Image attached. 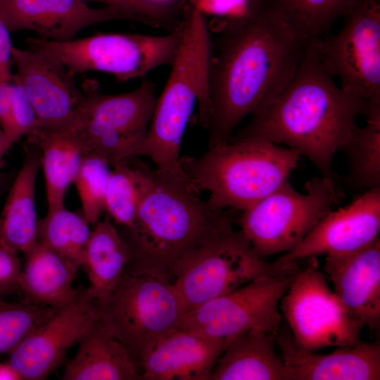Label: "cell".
<instances>
[{"mask_svg": "<svg viewBox=\"0 0 380 380\" xmlns=\"http://www.w3.org/2000/svg\"><path fill=\"white\" fill-rule=\"evenodd\" d=\"M308 46L260 1L210 32L206 98L199 112L209 147L227 143L244 118L260 115L279 96Z\"/></svg>", "mask_w": 380, "mask_h": 380, "instance_id": "obj_1", "label": "cell"}, {"mask_svg": "<svg viewBox=\"0 0 380 380\" xmlns=\"http://www.w3.org/2000/svg\"><path fill=\"white\" fill-rule=\"evenodd\" d=\"M310 44L293 77L279 96L229 141L261 138L304 155L325 178H335V153L375 108L346 93L320 66L318 42Z\"/></svg>", "mask_w": 380, "mask_h": 380, "instance_id": "obj_2", "label": "cell"}, {"mask_svg": "<svg viewBox=\"0 0 380 380\" xmlns=\"http://www.w3.org/2000/svg\"><path fill=\"white\" fill-rule=\"evenodd\" d=\"M232 224L225 209L200 197L186 179L149 168L133 226L124 229L125 272L173 284L190 260Z\"/></svg>", "mask_w": 380, "mask_h": 380, "instance_id": "obj_3", "label": "cell"}, {"mask_svg": "<svg viewBox=\"0 0 380 380\" xmlns=\"http://www.w3.org/2000/svg\"><path fill=\"white\" fill-rule=\"evenodd\" d=\"M182 21L183 36L171 72L133 157H148L156 168L186 179L180 164V146L196 104L199 112L205 106L210 32L204 13L194 5L184 7Z\"/></svg>", "mask_w": 380, "mask_h": 380, "instance_id": "obj_4", "label": "cell"}, {"mask_svg": "<svg viewBox=\"0 0 380 380\" xmlns=\"http://www.w3.org/2000/svg\"><path fill=\"white\" fill-rule=\"evenodd\" d=\"M301 155L268 140L248 137L209 147L200 158H180L189 183L206 191L220 209L245 210L289 179Z\"/></svg>", "mask_w": 380, "mask_h": 380, "instance_id": "obj_5", "label": "cell"}, {"mask_svg": "<svg viewBox=\"0 0 380 380\" xmlns=\"http://www.w3.org/2000/svg\"><path fill=\"white\" fill-rule=\"evenodd\" d=\"M96 303L101 324L123 345L138 372L146 353L179 328L184 315L173 284L148 274L124 272L114 288Z\"/></svg>", "mask_w": 380, "mask_h": 380, "instance_id": "obj_6", "label": "cell"}, {"mask_svg": "<svg viewBox=\"0 0 380 380\" xmlns=\"http://www.w3.org/2000/svg\"><path fill=\"white\" fill-rule=\"evenodd\" d=\"M184 32L182 19L168 34L97 33L84 38L54 42L38 37L26 39L27 48L60 62L71 73L99 71L126 82L144 78L152 70L172 65Z\"/></svg>", "mask_w": 380, "mask_h": 380, "instance_id": "obj_7", "label": "cell"}, {"mask_svg": "<svg viewBox=\"0 0 380 380\" xmlns=\"http://www.w3.org/2000/svg\"><path fill=\"white\" fill-rule=\"evenodd\" d=\"M304 189L298 192L288 179L243 210L237 221L239 230L259 256L293 249L343 197L335 178L314 177Z\"/></svg>", "mask_w": 380, "mask_h": 380, "instance_id": "obj_8", "label": "cell"}, {"mask_svg": "<svg viewBox=\"0 0 380 380\" xmlns=\"http://www.w3.org/2000/svg\"><path fill=\"white\" fill-rule=\"evenodd\" d=\"M85 100L68 128L78 138L85 154L106 158L110 164L129 160L144 138L157 101L156 86L144 79L135 89L104 94L97 82L87 81Z\"/></svg>", "mask_w": 380, "mask_h": 380, "instance_id": "obj_9", "label": "cell"}, {"mask_svg": "<svg viewBox=\"0 0 380 380\" xmlns=\"http://www.w3.org/2000/svg\"><path fill=\"white\" fill-rule=\"evenodd\" d=\"M298 261L267 262L233 225L201 250L173 282L184 314L265 274L296 272Z\"/></svg>", "mask_w": 380, "mask_h": 380, "instance_id": "obj_10", "label": "cell"}, {"mask_svg": "<svg viewBox=\"0 0 380 380\" xmlns=\"http://www.w3.org/2000/svg\"><path fill=\"white\" fill-rule=\"evenodd\" d=\"M280 303L293 341L303 349L317 351L362 342L363 326L330 289L315 257L296 271Z\"/></svg>", "mask_w": 380, "mask_h": 380, "instance_id": "obj_11", "label": "cell"}, {"mask_svg": "<svg viewBox=\"0 0 380 380\" xmlns=\"http://www.w3.org/2000/svg\"><path fill=\"white\" fill-rule=\"evenodd\" d=\"M342 29L318 42L320 66L347 94L380 108V0H365Z\"/></svg>", "mask_w": 380, "mask_h": 380, "instance_id": "obj_12", "label": "cell"}, {"mask_svg": "<svg viewBox=\"0 0 380 380\" xmlns=\"http://www.w3.org/2000/svg\"><path fill=\"white\" fill-rule=\"evenodd\" d=\"M295 272L260 275L185 313L179 328L227 343L255 329L277 335L281 319L278 305Z\"/></svg>", "mask_w": 380, "mask_h": 380, "instance_id": "obj_13", "label": "cell"}, {"mask_svg": "<svg viewBox=\"0 0 380 380\" xmlns=\"http://www.w3.org/2000/svg\"><path fill=\"white\" fill-rule=\"evenodd\" d=\"M99 321L96 300L89 289L67 306L56 310L10 353L9 364L23 380L46 379L60 365L71 346L79 343Z\"/></svg>", "mask_w": 380, "mask_h": 380, "instance_id": "obj_14", "label": "cell"}, {"mask_svg": "<svg viewBox=\"0 0 380 380\" xmlns=\"http://www.w3.org/2000/svg\"><path fill=\"white\" fill-rule=\"evenodd\" d=\"M15 72L36 113L39 129L61 130L74 123L85 100L83 89L60 62L43 53L13 46Z\"/></svg>", "mask_w": 380, "mask_h": 380, "instance_id": "obj_15", "label": "cell"}, {"mask_svg": "<svg viewBox=\"0 0 380 380\" xmlns=\"http://www.w3.org/2000/svg\"><path fill=\"white\" fill-rule=\"evenodd\" d=\"M379 232L380 187H376L366 190L344 208L329 212L298 246L278 260L294 262L354 251L378 239Z\"/></svg>", "mask_w": 380, "mask_h": 380, "instance_id": "obj_16", "label": "cell"}, {"mask_svg": "<svg viewBox=\"0 0 380 380\" xmlns=\"http://www.w3.org/2000/svg\"><path fill=\"white\" fill-rule=\"evenodd\" d=\"M0 16L11 33L28 30L54 42L72 40L99 23L128 20L112 8H91L84 0H0Z\"/></svg>", "mask_w": 380, "mask_h": 380, "instance_id": "obj_17", "label": "cell"}, {"mask_svg": "<svg viewBox=\"0 0 380 380\" xmlns=\"http://www.w3.org/2000/svg\"><path fill=\"white\" fill-rule=\"evenodd\" d=\"M284 380H379L380 345L360 342L319 354L298 346L289 331H278Z\"/></svg>", "mask_w": 380, "mask_h": 380, "instance_id": "obj_18", "label": "cell"}, {"mask_svg": "<svg viewBox=\"0 0 380 380\" xmlns=\"http://www.w3.org/2000/svg\"><path fill=\"white\" fill-rule=\"evenodd\" d=\"M324 270L351 315L371 331L380 324V239L354 251L326 255Z\"/></svg>", "mask_w": 380, "mask_h": 380, "instance_id": "obj_19", "label": "cell"}, {"mask_svg": "<svg viewBox=\"0 0 380 380\" xmlns=\"http://www.w3.org/2000/svg\"><path fill=\"white\" fill-rule=\"evenodd\" d=\"M227 342L177 328L161 337L143 357L140 380H210Z\"/></svg>", "mask_w": 380, "mask_h": 380, "instance_id": "obj_20", "label": "cell"}, {"mask_svg": "<svg viewBox=\"0 0 380 380\" xmlns=\"http://www.w3.org/2000/svg\"><path fill=\"white\" fill-rule=\"evenodd\" d=\"M24 255L20 292L25 301L59 310L77 298L72 284L79 268L39 241Z\"/></svg>", "mask_w": 380, "mask_h": 380, "instance_id": "obj_21", "label": "cell"}, {"mask_svg": "<svg viewBox=\"0 0 380 380\" xmlns=\"http://www.w3.org/2000/svg\"><path fill=\"white\" fill-rule=\"evenodd\" d=\"M275 338L272 333L255 329L229 340L210 380H284Z\"/></svg>", "mask_w": 380, "mask_h": 380, "instance_id": "obj_22", "label": "cell"}, {"mask_svg": "<svg viewBox=\"0 0 380 380\" xmlns=\"http://www.w3.org/2000/svg\"><path fill=\"white\" fill-rule=\"evenodd\" d=\"M39 153L30 152L10 189L0 215V246L25 254L38 241L35 188Z\"/></svg>", "mask_w": 380, "mask_h": 380, "instance_id": "obj_23", "label": "cell"}, {"mask_svg": "<svg viewBox=\"0 0 380 380\" xmlns=\"http://www.w3.org/2000/svg\"><path fill=\"white\" fill-rule=\"evenodd\" d=\"M67 364L65 380H140L139 373L123 345L100 319L80 341Z\"/></svg>", "mask_w": 380, "mask_h": 380, "instance_id": "obj_24", "label": "cell"}, {"mask_svg": "<svg viewBox=\"0 0 380 380\" xmlns=\"http://www.w3.org/2000/svg\"><path fill=\"white\" fill-rule=\"evenodd\" d=\"M40 150L39 163L43 170L47 210L65 205L68 189L80 168L84 149L69 129H39L27 137Z\"/></svg>", "mask_w": 380, "mask_h": 380, "instance_id": "obj_25", "label": "cell"}, {"mask_svg": "<svg viewBox=\"0 0 380 380\" xmlns=\"http://www.w3.org/2000/svg\"><path fill=\"white\" fill-rule=\"evenodd\" d=\"M129 258L120 232L107 215L94 224L86 246L82 266L88 275V288L96 300L106 296L122 277Z\"/></svg>", "mask_w": 380, "mask_h": 380, "instance_id": "obj_26", "label": "cell"}, {"mask_svg": "<svg viewBox=\"0 0 380 380\" xmlns=\"http://www.w3.org/2000/svg\"><path fill=\"white\" fill-rule=\"evenodd\" d=\"M306 45L327 36L334 22L365 0H260Z\"/></svg>", "mask_w": 380, "mask_h": 380, "instance_id": "obj_27", "label": "cell"}, {"mask_svg": "<svg viewBox=\"0 0 380 380\" xmlns=\"http://www.w3.org/2000/svg\"><path fill=\"white\" fill-rule=\"evenodd\" d=\"M341 146L348 172L341 180L356 189L380 187V109L372 110Z\"/></svg>", "mask_w": 380, "mask_h": 380, "instance_id": "obj_28", "label": "cell"}, {"mask_svg": "<svg viewBox=\"0 0 380 380\" xmlns=\"http://www.w3.org/2000/svg\"><path fill=\"white\" fill-rule=\"evenodd\" d=\"M90 224L81 212L65 205L47 210L39 219L38 241L80 268L91 232Z\"/></svg>", "mask_w": 380, "mask_h": 380, "instance_id": "obj_29", "label": "cell"}, {"mask_svg": "<svg viewBox=\"0 0 380 380\" xmlns=\"http://www.w3.org/2000/svg\"><path fill=\"white\" fill-rule=\"evenodd\" d=\"M113 165L106 192L105 211L117 224L129 229L134 224L150 167L141 163L131 165L127 160Z\"/></svg>", "mask_w": 380, "mask_h": 380, "instance_id": "obj_30", "label": "cell"}, {"mask_svg": "<svg viewBox=\"0 0 380 380\" xmlns=\"http://www.w3.org/2000/svg\"><path fill=\"white\" fill-rule=\"evenodd\" d=\"M111 170L106 158L86 153L74 179L81 213L91 224L98 222L105 211L106 192Z\"/></svg>", "mask_w": 380, "mask_h": 380, "instance_id": "obj_31", "label": "cell"}, {"mask_svg": "<svg viewBox=\"0 0 380 380\" xmlns=\"http://www.w3.org/2000/svg\"><path fill=\"white\" fill-rule=\"evenodd\" d=\"M56 310L25 300L11 303L0 298V354H9Z\"/></svg>", "mask_w": 380, "mask_h": 380, "instance_id": "obj_32", "label": "cell"}, {"mask_svg": "<svg viewBox=\"0 0 380 380\" xmlns=\"http://www.w3.org/2000/svg\"><path fill=\"white\" fill-rule=\"evenodd\" d=\"M88 3H103L128 20L137 21L153 27H165L174 30L180 23L177 21L174 7L165 8L153 5L146 0H84Z\"/></svg>", "mask_w": 380, "mask_h": 380, "instance_id": "obj_33", "label": "cell"}, {"mask_svg": "<svg viewBox=\"0 0 380 380\" xmlns=\"http://www.w3.org/2000/svg\"><path fill=\"white\" fill-rule=\"evenodd\" d=\"M12 118L16 141L39 129L33 106L22 85L13 76L11 82Z\"/></svg>", "mask_w": 380, "mask_h": 380, "instance_id": "obj_34", "label": "cell"}, {"mask_svg": "<svg viewBox=\"0 0 380 380\" xmlns=\"http://www.w3.org/2000/svg\"><path fill=\"white\" fill-rule=\"evenodd\" d=\"M21 270L18 253L0 246V298L20 291Z\"/></svg>", "mask_w": 380, "mask_h": 380, "instance_id": "obj_35", "label": "cell"}, {"mask_svg": "<svg viewBox=\"0 0 380 380\" xmlns=\"http://www.w3.org/2000/svg\"><path fill=\"white\" fill-rule=\"evenodd\" d=\"M11 79L0 80V128L13 144L16 141L11 111Z\"/></svg>", "mask_w": 380, "mask_h": 380, "instance_id": "obj_36", "label": "cell"}, {"mask_svg": "<svg viewBox=\"0 0 380 380\" xmlns=\"http://www.w3.org/2000/svg\"><path fill=\"white\" fill-rule=\"evenodd\" d=\"M13 49L11 32L0 16V80L13 78Z\"/></svg>", "mask_w": 380, "mask_h": 380, "instance_id": "obj_37", "label": "cell"}, {"mask_svg": "<svg viewBox=\"0 0 380 380\" xmlns=\"http://www.w3.org/2000/svg\"><path fill=\"white\" fill-rule=\"evenodd\" d=\"M194 6L203 13H228L236 10L242 14L247 10L248 0H196Z\"/></svg>", "mask_w": 380, "mask_h": 380, "instance_id": "obj_38", "label": "cell"}, {"mask_svg": "<svg viewBox=\"0 0 380 380\" xmlns=\"http://www.w3.org/2000/svg\"><path fill=\"white\" fill-rule=\"evenodd\" d=\"M0 380H23V378L7 362H0Z\"/></svg>", "mask_w": 380, "mask_h": 380, "instance_id": "obj_39", "label": "cell"}, {"mask_svg": "<svg viewBox=\"0 0 380 380\" xmlns=\"http://www.w3.org/2000/svg\"><path fill=\"white\" fill-rule=\"evenodd\" d=\"M13 144V143L11 141L0 128V165L2 163L4 157L8 153Z\"/></svg>", "mask_w": 380, "mask_h": 380, "instance_id": "obj_40", "label": "cell"}, {"mask_svg": "<svg viewBox=\"0 0 380 380\" xmlns=\"http://www.w3.org/2000/svg\"><path fill=\"white\" fill-rule=\"evenodd\" d=\"M148 2L160 7L171 8L175 0H146Z\"/></svg>", "mask_w": 380, "mask_h": 380, "instance_id": "obj_41", "label": "cell"}, {"mask_svg": "<svg viewBox=\"0 0 380 380\" xmlns=\"http://www.w3.org/2000/svg\"><path fill=\"white\" fill-rule=\"evenodd\" d=\"M259 0H248V7L255 5Z\"/></svg>", "mask_w": 380, "mask_h": 380, "instance_id": "obj_42", "label": "cell"}, {"mask_svg": "<svg viewBox=\"0 0 380 380\" xmlns=\"http://www.w3.org/2000/svg\"><path fill=\"white\" fill-rule=\"evenodd\" d=\"M190 1H191V2H190L191 4L194 5L195 3H196V0H190Z\"/></svg>", "mask_w": 380, "mask_h": 380, "instance_id": "obj_43", "label": "cell"}]
</instances>
